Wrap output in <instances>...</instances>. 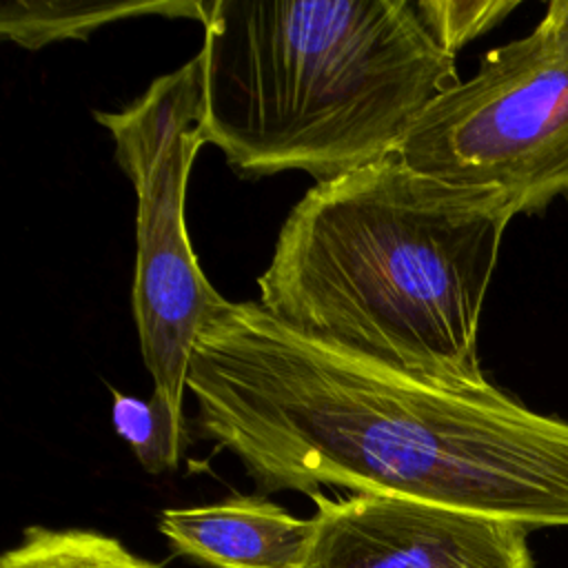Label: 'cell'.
I'll return each mask as SVG.
<instances>
[{"mask_svg":"<svg viewBox=\"0 0 568 568\" xmlns=\"http://www.w3.org/2000/svg\"><path fill=\"white\" fill-rule=\"evenodd\" d=\"M111 422L142 468L153 475L178 468L191 442L186 417L175 413L158 393L142 399L113 390Z\"/></svg>","mask_w":568,"mask_h":568,"instance_id":"cell-10","label":"cell"},{"mask_svg":"<svg viewBox=\"0 0 568 568\" xmlns=\"http://www.w3.org/2000/svg\"><path fill=\"white\" fill-rule=\"evenodd\" d=\"M186 390L197 435L262 495L333 486L568 528V419L490 382H439L226 302L195 337Z\"/></svg>","mask_w":568,"mask_h":568,"instance_id":"cell-1","label":"cell"},{"mask_svg":"<svg viewBox=\"0 0 568 568\" xmlns=\"http://www.w3.org/2000/svg\"><path fill=\"white\" fill-rule=\"evenodd\" d=\"M93 115L113 135L115 160L135 189L131 306L142 362L153 393L184 415L195 337L226 304L204 277L184 220L191 166L206 144L202 53L155 78L124 111Z\"/></svg>","mask_w":568,"mask_h":568,"instance_id":"cell-5","label":"cell"},{"mask_svg":"<svg viewBox=\"0 0 568 568\" xmlns=\"http://www.w3.org/2000/svg\"><path fill=\"white\" fill-rule=\"evenodd\" d=\"M202 27L204 140L246 178L371 166L459 82L415 0H211Z\"/></svg>","mask_w":568,"mask_h":568,"instance_id":"cell-3","label":"cell"},{"mask_svg":"<svg viewBox=\"0 0 568 568\" xmlns=\"http://www.w3.org/2000/svg\"><path fill=\"white\" fill-rule=\"evenodd\" d=\"M311 499L302 568H535L530 530L513 521L377 493Z\"/></svg>","mask_w":568,"mask_h":568,"instance_id":"cell-6","label":"cell"},{"mask_svg":"<svg viewBox=\"0 0 568 568\" xmlns=\"http://www.w3.org/2000/svg\"><path fill=\"white\" fill-rule=\"evenodd\" d=\"M419 16L437 44L455 55L470 40L497 27L517 0H415Z\"/></svg>","mask_w":568,"mask_h":568,"instance_id":"cell-11","label":"cell"},{"mask_svg":"<svg viewBox=\"0 0 568 568\" xmlns=\"http://www.w3.org/2000/svg\"><path fill=\"white\" fill-rule=\"evenodd\" d=\"M209 2H115V0H49V2H7L0 9V33L24 49H42L44 44L89 38L91 31L140 16L191 18L204 24Z\"/></svg>","mask_w":568,"mask_h":568,"instance_id":"cell-8","label":"cell"},{"mask_svg":"<svg viewBox=\"0 0 568 568\" xmlns=\"http://www.w3.org/2000/svg\"><path fill=\"white\" fill-rule=\"evenodd\" d=\"M510 217L388 155L315 184L257 277L277 320L399 368L488 382L479 317Z\"/></svg>","mask_w":568,"mask_h":568,"instance_id":"cell-2","label":"cell"},{"mask_svg":"<svg viewBox=\"0 0 568 568\" xmlns=\"http://www.w3.org/2000/svg\"><path fill=\"white\" fill-rule=\"evenodd\" d=\"M0 568H164L129 550L118 537L91 528L27 526L4 550Z\"/></svg>","mask_w":568,"mask_h":568,"instance_id":"cell-9","label":"cell"},{"mask_svg":"<svg viewBox=\"0 0 568 568\" xmlns=\"http://www.w3.org/2000/svg\"><path fill=\"white\" fill-rule=\"evenodd\" d=\"M158 530L175 555L209 568H302L313 521L266 495H231L213 504L164 508Z\"/></svg>","mask_w":568,"mask_h":568,"instance_id":"cell-7","label":"cell"},{"mask_svg":"<svg viewBox=\"0 0 568 568\" xmlns=\"http://www.w3.org/2000/svg\"><path fill=\"white\" fill-rule=\"evenodd\" d=\"M410 169L488 197L510 220L568 197V0L490 49L393 151Z\"/></svg>","mask_w":568,"mask_h":568,"instance_id":"cell-4","label":"cell"}]
</instances>
